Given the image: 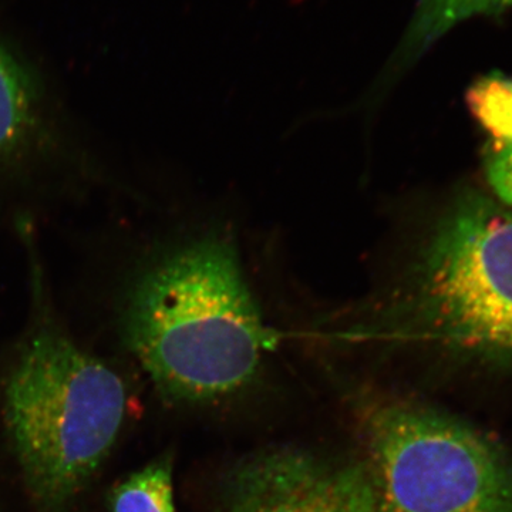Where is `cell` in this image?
Listing matches in <instances>:
<instances>
[{"mask_svg":"<svg viewBox=\"0 0 512 512\" xmlns=\"http://www.w3.org/2000/svg\"><path fill=\"white\" fill-rule=\"evenodd\" d=\"M221 512H379L365 464L271 450L242 463Z\"/></svg>","mask_w":512,"mask_h":512,"instance_id":"5b68a950","label":"cell"},{"mask_svg":"<svg viewBox=\"0 0 512 512\" xmlns=\"http://www.w3.org/2000/svg\"><path fill=\"white\" fill-rule=\"evenodd\" d=\"M373 296V329L512 363V207L481 191L458 192Z\"/></svg>","mask_w":512,"mask_h":512,"instance_id":"7a4b0ae2","label":"cell"},{"mask_svg":"<svg viewBox=\"0 0 512 512\" xmlns=\"http://www.w3.org/2000/svg\"><path fill=\"white\" fill-rule=\"evenodd\" d=\"M508 10H512V0H417L409 26L369 96L372 99L384 96L437 40L460 23L474 18H494Z\"/></svg>","mask_w":512,"mask_h":512,"instance_id":"8992f818","label":"cell"},{"mask_svg":"<svg viewBox=\"0 0 512 512\" xmlns=\"http://www.w3.org/2000/svg\"><path fill=\"white\" fill-rule=\"evenodd\" d=\"M467 106L487 134L483 164L493 197L512 207V76L480 77L468 89Z\"/></svg>","mask_w":512,"mask_h":512,"instance_id":"52a82bcc","label":"cell"},{"mask_svg":"<svg viewBox=\"0 0 512 512\" xmlns=\"http://www.w3.org/2000/svg\"><path fill=\"white\" fill-rule=\"evenodd\" d=\"M127 413V386L43 316L13 360L3 419L30 497L64 512L109 457Z\"/></svg>","mask_w":512,"mask_h":512,"instance_id":"3957f363","label":"cell"},{"mask_svg":"<svg viewBox=\"0 0 512 512\" xmlns=\"http://www.w3.org/2000/svg\"><path fill=\"white\" fill-rule=\"evenodd\" d=\"M363 437L379 512H512L511 456L467 424L387 400L365 413Z\"/></svg>","mask_w":512,"mask_h":512,"instance_id":"277c9868","label":"cell"},{"mask_svg":"<svg viewBox=\"0 0 512 512\" xmlns=\"http://www.w3.org/2000/svg\"><path fill=\"white\" fill-rule=\"evenodd\" d=\"M40 126L39 101L25 67L0 47V164L32 144Z\"/></svg>","mask_w":512,"mask_h":512,"instance_id":"ba28073f","label":"cell"},{"mask_svg":"<svg viewBox=\"0 0 512 512\" xmlns=\"http://www.w3.org/2000/svg\"><path fill=\"white\" fill-rule=\"evenodd\" d=\"M110 512H177L170 458L148 464L117 485Z\"/></svg>","mask_w":512,"mask_h":512,"instance_id":"9c48e42d","label":"cell"},{"mask_svg":"<svg viewBox=\"0 0 512 512\" xmlns=\"http://www.w3.org/2000/svg\"><path fill=\"white\" fill-rule=\"evenodd\" d=\"M121 330L158 390L187 403L247 387L276 343L237 245L221 229L185 239L141 271L128 289Z\"/></svg>","mask_w":512,"mask_h":512,"instance_id":"6da1fadb","label":"cell"}]
</instances>
